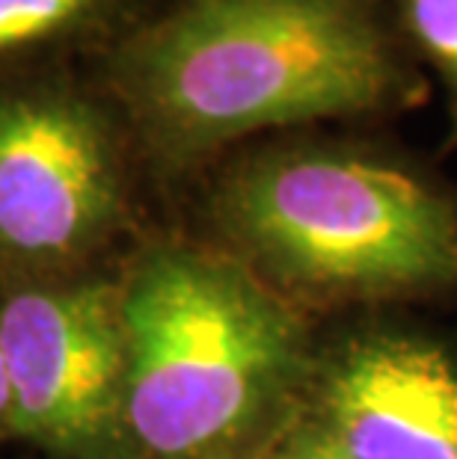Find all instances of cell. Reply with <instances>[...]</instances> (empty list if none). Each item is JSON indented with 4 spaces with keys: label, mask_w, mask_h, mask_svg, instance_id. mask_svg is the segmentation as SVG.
<instances>
[{
    "label": "cell",
    "mask_w": 457,
    "mask_h": 459,
    "mask_svg": "<svg viewBox=\"0 0 457 459\" xmlns=\"http://www.w3.org/2000/svg\"><path fill=\"white\" fill-rule=\"evenodd\" d=\"M401 15L407 33L443 77L457 143V0H401Z\"/></svg>",
    "instance_id": "obj_8"
},
{
    "label": "cell",
    "mask_w": 457,
    "mask_h": 459,
    "mask_svg": "<svg viewBox=\"0 0 457 459\" xmlns=\"http://www.w3.org/2000/svg\"><path fill=\"white\" fill-rule=\"evenodd\" d=\"M303 406L354 459H457V350L359 329L318 350Z\"/></svg>",
    "instance_id": "obj_6"
},
{
    "label": "cell",
    "mask_w": 457,
    "mask_h": 459,
    "mask_svg": "<svg viewBox=\"0 0 457 459\" xmlns=\"http://www.w3.org/2000/svg\"><path fill=\"white\" fill-rule=\"evenodd\" d=\"M229 249L297 308L457 290V196L333 149L241 160L211 199Z\"/></svg>",
    "instance_id": "obj_3"
},
{
    "label": "cell",
    "mask_w": 457,
    "mask_h": 459,
    "mask_svg": "<svg viewBox=\"0 0 457 459\" xmlns=\"http://www.w3.org/2000/svg\"><path fill=\"white\" fill-rule=\"evenodd\" d=\"M107 113L66 86L0 92V276H77L125 222Z\"/></svg>",
    "instance_id": "obj_4"
},
{
    "label": "cell",
    "mask_w": 457,
    "mask_h": 459,
    "mask_svg": "<svg viewBox=\"0 0 457 459\" xmlns=\"http://www.w3.org/2000/svg\"><path fill=\"white\" fill-rule=\"evenodd\" d=\"M9 438V388L4 374V356H0V442Z\"/></svg>",
    "instance_id": "obj_10"
},
{
    "label": "cell",
    "mask_w": 457,
    "mask_h": 459,
    "mask_svg": "<svg viewBox=\"0 0 457 459\" xmlns=\"http://www.w3.org/2000/svg\"><path fill=\"white\" fill-rule=\"evenodd\" d=\"M274 429H277V427H274ZM229 459H270V436H265V438H261V442H256V445L244 447V451L232 454Z\"/></svg>",
    "instance_id": "obj_11"
},
{
    "label": "cell",
    "mask_w": 457,
    "mask_h": 459,
    "mask_svg": "<svg viewBox=\"0 0 457 459\" xmlns=\"http://www.w3.org/2000/svg\"><path fill=\"white\" fill-rule=\"evenodd\" d=\"M119 285L128 459H229L303 400V311L229 247L149 243Z\"/></svg>",
    "instance_id": "obj_2"
},
{
    "label": "cell",
    "mask_w": 457,
    "mask_h": 459,
    "mask_svg": "<svg viewBox=\"0 0 457 459\" xmlns=\"http://www.w3.org/2000/svg\"><path fill=\"white\" fill-rule=\"evenodd\" d=\"M0 356L9 436L57 459H128L119 281L83 273L6 281Z\"/></svg>",
    "instance_id": "obj_5"
},
{
    "label": "cell",
    "mask_w": 457,
    "mask_h": 459,
    "mask_svg": "<svg viewBox=\"0 0 457 459\" xmlns=\"http://www.w3.org/2000/svg\"><path fill=\"white\" fill-rule=\"evenodd\" d=\"M116 0H0V60L90 30Z\"/></svg>",
    "instance_id": "obj_7"
},
{
    "label": "cell",
    "mask_w": 457,
    "mask_h": 459,
    "mask_svg": "<svg viewBox=\"0 0 457 459\" xmlns=\"http://www.w3.org/2000/svg\"><path fill=\"white\" fill-rule=\"evenodd\" d=\"M110 77L170 169L268 128L407 99L377 0H176L125 39Z\"/></svg>",
    "instance_id": "obj_1"
},
{
    "label": "cell",
    "mask_w": 457,
    "mask_h": 459,
    "mask_svg": "<svg viewBox=\"0 0 457 459\" xmlns=\"http://www.w3.org/2000/svg\"><path fill=\"white\" fill-rule=\"evenodd\" d=\"M270 459H354L321 427L303 400L270 433Z\"/></svg>",
    "instance_id": "obj_9"
}]
</instances>
